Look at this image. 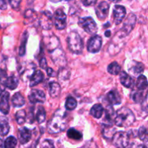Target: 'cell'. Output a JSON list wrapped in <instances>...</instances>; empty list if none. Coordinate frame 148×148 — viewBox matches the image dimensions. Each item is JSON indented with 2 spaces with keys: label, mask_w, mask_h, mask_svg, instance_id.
<instances>
[{
  "label": "cell",
  "mask_w": 148,
  "mask_h": 148,
  "mask_svg": "<svg viewBox=\"0 0 148 148\" xmlns=\"http://www.w3.org/2000/svg\"><path fill=\"white\" fill-rule=\"evenodd\" d=\"M103 113V107L101 104H95L91 108L90 114L95 119H101Z\"/></svg>",
  "instance_id": "26"
},
{
  "label": "cell",
  "mask_w": 148,
  "mask_h": 148,
  "mask_svg": "<svg viewBox=\"0 0 148 148\" xmlns=\"http://www.w3.org/2000/svg\"><path fill=\"white\" fill-rule=\"evenodd\" d=\"M61 93V86L58 82H51L49 84V95L52 98H56Z\"/></svg>",
  "instance_id": "23"
},
{
  "label": "cell",
  "mask_w": 148,
  "mask_h": 148,
  "mask_svg": "<svg viewBox=\"0 0 148 148\" xmlns=\"http://www.w3.org/2000/svg\"><path fill=\"white\" fill-rule=\"evenodd\" d=\"M107 70L111 75H118L121 72V66L116 62H114L108 65Z\"/></svg>",
  "instance_id": "29"
},
{
  "label": "cell",
  "mask_w": 148,
  "mask_h": 148,
  "mask_svg": "<svg viewBox=\"0 0 148 148\" xmlns=\"http://www.w3.org/2000/svg\"><path fill=\"white\" fill-rule=\"evenodd\" d=\"M147 96V95H145L144 96V94H143V91H135L134 92V93L132 95V99L136 103H142L143 102V101L145 100V97Z\"/></svg>",
  "instance_id": "34"
},
{
  "label": "cell",
  "mask_w": 148,
  "mask_h": 148,
  "mask_svg": "<svg viewBox=\"0 0 148 148\" xmlns=\"http://www.w3.org/2000/svg\"><path fill=\"white\" fill-rule=\"evenodd\" d=\"M33 137V132L27 127H22L18 130V139L20 145H25L31 140Z\"/></svg>",
  "instance_id": "13"
},
{
  "label": "cell",
  "mask_w": 148,
  "mask_h": 148,
  "mask_svg": "<svg viewBox=\"0 0 148 148\" xmlns=\"http://www.w3.org/2000/svg\"><path fill=\"white\" fill-rule=\"evenodd\" d=\"M9 101H10V92L5 91L1 95V101H0V111L4 115H7L10 112V106Z\"/></svg>",
  "instance_id": "15"
},
{
  "label": "cell",
  "mask_w": 148,
  "mask_h": 148,
  "mask_svg": "<svg viewBox=\"0 0 148 148\" xmlns=\"http://www.w3.org/2000/svg\"><path fill=\"white\" fill-rule=\"evenodd\" d=\"M67 137L74 140H81L82 139V134L76 129L70 128L67 131Z\"/></svg>",
  "instance_id": "30"
},
{
  "label": "cell",
  "mask_w": 148,
  "mask_h": 148,
  "mask_svg": "<svg viewBox=\"0 0 148 148\" xmlns=\"http://www.w3.org/2000/svg\"><path fill=\"white\" fill-rule=\"evenodd\" d=\"M27 38H28V33H27V31L23 33V36L21 38V43H20V55L21 56H24L25 54V51H26V43H27Z\"/></svg>",
  "instance_id": "32"
},
{
  "label": "cell",
  "mask_w": 148,
  "mask_h": 148,
  "mask_svg": "<svg viewBox=\"0 0 148 148\" xmlns=\"http://www.w3.org/2000/svg\"><path fill=\"white\" fill-rule=\"evenodd\" d=\"M46 72H47V75H49V77H56V72L53 71V69H52V68L47 67V69H46Z\"/></svg>",
  "instance_id": "43"
},
{
  "label": "cell",
  "mask_w": 148,
  "mask_h": 148,
  "mask_svg": "<svg viewBox=\"0 0 148 148\" xmlns=\"http://www.w3.org/2000/svg\"><path fill=\"white\" fill-rule=\"evenodd\" d=\"M17 140L13 136H10L5 140L4 143V148H14L17 145Z\"/></svg>",
  "instance_id": "36"
},
{
  "label": "cell",
  "mask_w": 148,
  "mask_h": 148,
  "mask_svg": "<svg viewBox=\"0 0 148 148\" xmlns=\"http://www.w3.org/2000/svg\"><path fill=\"white\" fill-rule=\"evenodd\" d=\"M135 116L131 109L127 107H122L116 112L114 123L119 127H129L134 124Z\"/></svg>",
  "instance_id": "2"
},
{
  "label": "cell",
  "mask_w": 148,
  "mask_h": 148,
  "mask_svg": "<svg viewBox=\"0 0 148 148\" xmlns=\"http://www.w3.org/2000/svg\"><path fill=\"white\" fill-rule=\"evenodd\" d=\"M49 53L51 54L52 60L56 64H62L66 63L64 53L62 49L56 48V49L51 51Z\"/></svg>",
  "instance_id": "16"
},
{
  "label": "cell",
  "mask_w": 148,
  "mask_h": 148,
  "mask_svg": "<svg viewBox=\"0 0 148 148\" xmlns=\"http://www.w3.org/2000/svg\"><path fill=\"white\" fill-rule=\"evenodd\" d=\"M137 22V17L134 13H130L127 18L125 19V21L124 22L122 27H121V30H120V37L124 38L125 36H128L132 31L133 28L134 27Z\"/></svg>",
  "instance_id": "5"
},
{
  "label": "cell",
  "mask_w": 148,
  "mask_h": 148,
  "mask_svg": "<svg viewBox=\"0 0 148 148\" xmlns=\"http://www.w3.org/2000/svg\"><path fill=\"white\" fill-rule=\"evenodd\" d=\"M53 23L57 30H64L66 27V14L62 9L56 10L53 14Z\"/></svg>",
  "instance_id": "7"
},
{
  "label": "cell",
  "mask_w": 148,
  "mask_h": 148,
  "mask_svg": "<svg viewBox=\"0 0 148 148\" xmlns=\"http://www.w3.org/2000/svg\"><path fill=\"white\" fill-rule=\"evenodd\" d=\"M136 88L138 90L143 91L147 88V79L145 75H140L137 77V82H136Z\"/></svg>",
  "instance_id": "27"
},
{
  "label": "cell",
  "mask_w": 148,
  "mask_h": 148,
  "mask_svg": "<svg viewBox=\"0 0 148 148\" xmlns=\"http://www.w3.org/2000/svg\"><path fill=\"white\" fill-rule=\"evenodd\" d=\"M138 137L142 141H146L147 139V131L145 127H141L138 131Z\"/></svg>",
  "instance_id": "38"
},
{
  "label": "cell",
  "mask_w": 148,
  "mask_h": 148,
  "mask_svg": "<svg viewBox=\"0 0 148 148\" xmlns=\"http://www.w3.org/2000/svg\"><path fill=\"white\" fill-rule=\"evenodd\" d=\"M102 134L104 138L107 140H111L115 133L116 132V130L115 127H113V124H102Z\"/></svg>",
  "instance_id": "17"
},
{
  "label": "cell",
  "mask_w": 148,
  "mask_h": 148,
  "mask_svg": "<svg viewBox=\"0 0 148 148\" xmlns=\"http://www.w3.org/2000/svg\"><path fill=\"white\" fill-rule=\"evenodd\" d=\"M77 106V102L76 100L72 97H69L66 100L65 102V108L68 111H72L76 108Z\"/></svg>",
  "instance_id": "35"
},
{
  "label": "cell",
  "mask_w": 148,
  "mask_h": 148,
  "mask_svg": "<svg viewBox=\"0 0 148 148\" xmlns=\"http://www.w3.org/2000/svg\"><path fill=\"white\" fill-rule=\"evenodd\" d=\"M110 4L107 1H101L95 7V14L100 20H104L108 15Z\"/></svg>",
  "instance_id": "9"
},
{
  "label": "cell",
  "mask_w": 148,
  "mask_h": 148,
  "mask_svg": "<svg viewBox=\"0 0 148 148\" xmlns=\"http://www.w3.org/2000/svg\"><path fill=\"white\" fill-rule=\"evenodd\" d=\"M68 48L72 53L75 54H80L83 50V41L78 33L72 31L67 37Z\"/></svg>",
  "instance_id": "3"
},
{
  "label": "cell",
  "mask_w": 148,
  "mask_h": 148,
  "mask_svg": "<svg viewBox=\"0 0 148 148\" xmlns=\"http://www.w3.org/2000/svg\"><path fill=\"white\" fill-rule=\"evenodd\" d=\"M15 119L17 123L19 125H22L24 124L27 119V114L25 110H20L15 114Z\"/></svg>",
  "instance_id": "33"
},
{
  "label": "cell",
  "mask_w": 148,
  "mask_h": 148,
  "mask_svg": "<svg viewBox=\"0 0 148 148\" xmlns=\"http://www.w3.org/2000/svg\"><path fill=\"white\" fill-rule=\"evenodd\" d=\"M145 70V65L142 62H136V61H132L130 62L128 66V71L133 76H140L141 74L144 72Z\"/></svg>",
  "instance_id": "14"
},
{
  "label": "cell",
  "mask_w": 148,
  "mask_h": 148,
  "mask_svg": "<svg viewBox=\"0 0 148 148\" xmlns=\"http://www.w3.org/2000/svg\"><path fill=\"white\" fill-rule=\"evenodd\" d=\"M126 16V8L122 5H115L113 10V21L116 25H119Z\"/></svg>",
  "instance_id": "10"
},
{
  "label": "cell",
  "mask_w": 148,
  "mask_h": 148,
  "mask_svg": "<svg viewBox=\"0 0 148 148\" xmlns=\"http://www.w3.org/2000/svg\"><path fill=\"white\" fill-rule=\"evenodd\" d=\"M102 38L98 35L92 36L88 42V51L92 53H98L102 46Z\"/></svg>",
  "instance_id": "8"
},
{
  "label": "cell",
  "mask_w": 148,
  "mask_h": 148,
  "mask_svg": "<svg viewBox=\"0 0 148 148\" xmlns=\"http://www.w3.org/2000/svg\"><path fill=\"white\" fill-rule=\"evenodd\" d=\"M2 92H3V89L0 87V96H1V95L2 94Z\"/></svg>",
  "instance_id": "49"
},
{
  "label": "cell",
  "mask_w": 148,
  "mask_h": 148,
  "mask_svg": "<svg viewBox=\"0 0 148 148\" xmlns=\"http://www.w3.org/2000/svg\"><path fill=\"white\" fill-rule=\"evenodd\" d=\"M7 7V1H0V10H6Z\"/></svg>",
  "instance_id": "45"
},
{
  "label": "cell",
  "mask_w": 148,
  "mask_h": 148,
  "mask_svg": "<svg viewBox=\"0 0 148 148\" xmlns=\"http://www.w3.org/2000/svg\"><path fill=\"white\" fill-rule=\"evenodd\" d=\"M3 147H4V143H3L2 140L0 139V148H3Z\"/></svg>",
  "instance_id": "48"
},
{
  "label": "cell",
  "mask_w": 148,
  "mask_h": 148,
  "mask_svg": "<svg viewBox=\"0 0 148 148\" xmlns=\"http://www.w3.org/2000/svg\"><path fill=\"white\" fill-rule=\"evenodd\" d=\"M112 142L116 148H127L130 143V136L125 132H118L112 137Z\"/></svg>",
  "instance_id": "6"
},
{
  "label": "cell",
  "mask_w": 148,
  "mask_h": 148,
  "mask_svg": "<svg viewBox=\"0 0 148 148\" xmlns=\"http://www.w3.org/2000/svg\"><path fill=\"white\" fill-rule=\"evenodd\" d=\"M66 114L61 109L57 110L49 121L47 130L50 134H58L64 131L66 127Z\"/></svg>",
  "instance_id": "1"
},
{
  "label": "cell",
  "mask_w": 148,
  "mask_h": 148,
  "mask_svg": "<svg viewBox=\"0 0 148 148\" xmlns=\"http://www.w3.org/2000/svg\"><path fill=\"white\" fill-rule=\"evenodd\" d=\"M78 25L82 27L87 33L95 36L98 30V27L95 20L91 17H86L79 18L78 20Z\"/></svg>",
  "instance_id": "4"
},
{
  "label": "cell",
  "mask_w": 148,
  "mask_h": 148,
  "mask_svg": "<svg viewBox=\"0 0 148 148\" xmlns=\"http://www.w3.org/2000/svg\"><path fill=\"white\" fill-rule=\"evenodd\" d=\"M40 66L42 69H47V62H46V59L45 57H42L40 60Z\"/></svg>",
  "instance_id": "42"
},
{
  "label": "cell",
  "mask_w": 148,
  "mask_h": 148,
  "mask_svg": "<svg viewBox=\"0 0 148 148\" xmlns=\"http://www.w3.org/2000/svg\"><path fill=\"white\" fill-rule=\"evenodd\" d=\"M36 120L38 124H42L46 120V111L44 108L42 106H39L38 107L37 113H36Z\"/></svg>",
  "instance_id": "31"
},
{
  "label": "cell",
  "mask_w": 148,
  "mask_h": 148,
  "mask_svg": "<svg viewBox=\"0 0 148 148\" xmlns=\"http://www.w3.org/2000/svg\"><path fill=\"white\" fill-rule=\"evenodd\" d=\"M44 79V75L40 70H36L32 77H30V86L34 87L38 85Z\"/></svg>",
  "instance_id": "21"
},
{
  "label": "cell",
  "mask_w": 148,
  "mask_h": 148,
  "mask_svg": "<svg viewBox=\"0 0 148 148\" xmlns=\"http://www.w3.org/2000/svg\"><path fill=\"white\" fill-rule=\"evenodd\" d=\"M70 77V72L65 68H62L58 73V78L59 80H66Z\"/></svg>",
  "instance_id": "37"
},
{
  "label": "cell",
  "mask_w": 148,
  "mask_h": 148,
  "mask_svg": "<svg viewBox=\"0 0 148 148\" xmlns=\"http://www.w3.org/2000/svg\"><path fill=\"white\" fill-rule=\"evenodd\" d=\"M28 98L30 102L33 104L36 103H43L46 101V95L44 92L40 90L33 89L30 92Z\"/></svg>",
  "instance_id": "11"
},
{
  "label": "cell",
  "mask_w": 148,
  "mask_h": 148,
  "mask_svg": "<svg viewBox=\"0 0 148 148\" xmlns=\"http://www.w3.org/2000/svg\"><path fill=\"white\" fill-rule=\"evenodd\" d=\"M115 115L116 113L113 107L111 106H107L105 109V119L107 120V121H108V123H106V124H113L114 119H115Z\"/></svg>",
  "instance_id": "28"
},
{
  "label": "cell",
  "mask_w": 148,
  "mask_h": 148,
  "mask_svg": "<svg viewBox=\"0 0 148 148\" xmlns=\"http://www.w3.org/2000/svg\"><path fill=\"white\" fill-rule=\"evenodd\" d=\"M106 99L111 105H119L121 103V98L118 91L112 90L106 95Z\"/></svg>",
  "instance_id": "19"
},
{
  "label": "cell",
  "mask_w": 148,
  "mask_h": 148,
  "mask_svg": "<svg viewBox=\"0 0 148 148\" xmlns=\"http://www.w3.org/2000/svg\"><path fill=\"white\" fill-rule=\"evenodd\" d=\"M39 23L40 26L44 30H49L52 27L53 20H52V14L49 11H43L40 14Z\"/></svg>",
  "instance_id": "12"
},
{
  "label": "cell",
  "mask_w": 148,
  "mask_h": 148,
  "mask_svg": "<svg viewBox=\"0 0 148 148\" xmlns=\"http://www.w3.org/2000/svg\"><path fill=\"white\" fill-rule=\"evenodd\" d=\"M20 2H21L20 1H9L10 4L12 6V7L14 10H17V9H18Z\"/></svg>",
  "instance_id": "41"
},
{
  "label": "cell",
  "mask_w": 148,
  "mask_h": 148,
  "mask_svg": "<svg viewBox=\"0 0 148 148\" xmlns=\"http://www.w3.org/2000/svg\"><path fill=\"white\" fill-rule=\"evenodd\" d=\"M12 103L14 107L16 108H20L22 107L23 106L25 105V100L24 97L21 95V93L19 92H15L14 95L12 96Z\"/></svg>",
  "instance_id": "25"
},
{
  "label": "cell",
  "mask_w": 148,
  "mask_h": 148,
  "mask_svg": "<svg viewBox=\"0 0 148 148\" xmlns=\"http://www.w3.org/2000/svg\"><path fill=\"white\" fill-rule=\"evenodd\" d=\"M26 148H36V144H31L30 146Z\"/></svg>",
  "instance_id": "47"
},
{
  "label": "cell",
  "mask_w": 148,
  "mask_h": 148,
  "mask_svg": "<svg viewBox=\"0 0 148 148\" xmlns=\"http://www.w3.org/2000/svg\"><path fill=\"white\" fill-rule=\"evenodd\" d=\"M81 2L84 4L86 7H89V6H92L94 5V4H96L97 1H91V0H88V1H82Z\"/></svg>",
  "instance_id": "44"
},
{
  "label": "cell",
  "mask_w": 148,
  "mask_h": 148,
  "mask_svg": "<svg viewBox=\"0 0 148 148\" xmlns=\"http://www.w3.org/2000/svg\"><path fill=\"white\" fill-rule=\"evenodd\" d=\"M10 132V124L8 119L4 116H0V135L6 136Z\"/></svg>",
  "instance_id": "22"
},
{
  "label": "cell",
  "mask_w": 148,
  "mask_h": 148,
  "mask_svg": "<svg viewBox=\"0 0 148 148\" xmlns=\"http://www.w3.org/2000/svg\"><path fill=\"white\" fill-rule=\"evenodd\" d=\"M111 30H106V31L105 32V36H106V37H110V36H111Z\"/></svg>",
  "instance_id": "46"
},
{
  "label": "cell",
  "mask_w": 148,
  "mask_h": 148,
  "mask_svg": "<svg viewBox=\"0 0 148 148\" xmlns=\"http://www.w3.org/2000/svg\"><path fill=\"white\" fill-rule=\"evenodd\" d=\"M7 77L8 76H7V74L6 72V71L3 70V69H0V82H1V84L3 85V83L6 80Z\"/></svg>",
  "instance_id": "40"
},
{
  "label": "cell",
  "mask_w": 148,
  "mask_h": 148,
  "mask_svg": "<svg viewBox=\"0 0 148 148\" xmlns=\"http://www.w3.org/2000/svg\"><path fill=\"white\" fill-rule=\"evenodd\" d=\"M119 79L121 85L127 88H132L134 85V80L132 77L130 75L124 71H122L119 73Z\"/></svg>",
  "instance_id": "20"
},
{
  "label": "cell",
  "mask_w": 148,
  "mask_h": 148,
  "mask_svg": "<svg viewBox=\"0 0 148 148\" xmlns=\"http://www.w3.org/2000/svg\"><path fill=\"white\" fill-rule=\"evenodd\" d=\"M40 148H55L53 142L51 140H45L42 143Z\"/></svg>",
  "instance_id": "39"
},
{
  "label": "cell",
  "mask_w": 148,
  "mask_h": 148,
  "mask_svg": "<svg viewBox=\"0 0 148 148\" xmlns=\"http://www.w3.org/2000/svg\"><path fill=\"white\" fill-rule=\"evenodd\" d=\"M35 69H36V65L34 64V63L30 62V63L27 64L25 67L22 69L21 72H20V76H22L23 80L25 81L31 77L32 75L36 71Z\"/></svg>",
  "instance_id": "18"
},
{
  "label": "cell",
  "mask_w": 148,
  "mask_h": 148,
  "mask_svg": "<svg viewBox=\"0 0 148 148\" xmlns=\"http://www.w3.org/2000/svg\"><path fill=\"white\" fill-rule=\"evenodd\" d=\"M18 84V79H17L14 75H12V76L10 77H7L6 80L4 81V82L3 83V85L5 86L6 88H9L10 90H14L15 88H17Z\"/></svg>",
  "instance_id": "24"
}]
</instances>
